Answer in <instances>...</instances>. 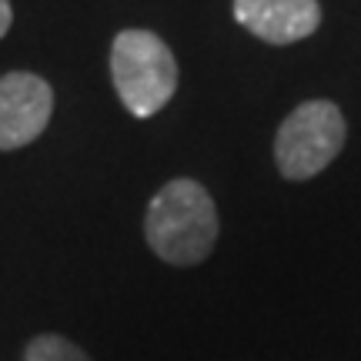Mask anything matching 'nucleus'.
<instances>
[{"instance_id": "nucleus-1", "label": "nucleus", "mask_w": 361, "mask_h": 361, "mask_svg": "<svg viewBox=\"0 0 361 361\" xmlns=\"http://www.w3.org/2000/svg\"><path fill=\"white\" fill-rule=\"evenodd\" d=\"M144 238L161 261L191 268L218 245V207L191 178H174L151 197L144 214Z\"/></svg>"}, {"instance_id": "nucleus-2", "label": "nucleus", "mask_w": 361, "mask_h": 361, "mask_svg": "<svg viewBox=\"0 0 361 361\" xmlns=\"http://www.w3.org/2000/svg\"><path fill=\"white\" fill-rule=\"evenodd\" d=\"M111 80L134 117H154L178 90V61L154 30L130 27L111 44Z\"/></svg>"}, {"instance_id": "nucleus-3", "label": "nucleus", "mask_w": 361, "mask_h": 361, "mask_svg": "<svg viewBox=\"0 0 361 361\" xmlns=\"http://www.w3.org/2000/svg\"><path fill=\"white\" fill-rule=\"evenodd\" d=\"M345 114L331 101H305L281 121L274 134V164L288 180L322 174L345 147Z\"/></svg>"}, {"instance_id": "nucleus-4", "label": "nucleus", "mask_w": 361, "mask_h": 361, "mask_svg": "<svg viewBox=\"0 0 361 361\" xmlns=\"http://www.w3.org/2000/svg\"><path fill=\"white\" fill-rule=\"evenodd\" d=\"M54 114V90L37 74L13 71L0 78V151L37 141Z\"/></svg>"}, {"instance_id": "nucleus-5", "label": "nucleus", "mask_w": 361, "mask_h": 361, "mask_svg": "<svg viewBox=\"0 0 361 361\" xmlns=\"http://www.w3.org/2000/svg\"><path fill=\"white\" fill-rule=\"evenodd\" d=\"M234 20L264 44L288 47L322 24L318 0H234Z\"/></svg>"}, {"instance_id": "nucleus-6", "label": "nucleus", "mask_w": 361, "mask_h": 361, "mask_svg": "<svg viewBox=\"0 0 361 361\" xmlns=\"http://www.w3.org/2000/svg\"><path fill=\"white\" fill-rule=\"evenodd\" d=\"M24 361H90V358H87V351L78 348L64 335H37V338H30V345L24 351Z\"/></svg>"}, {"instance_id": "nucleus-7", "label": "nucleus", "mask_w": 361, "mask_h": 361, "mask_svg": "<svg viewBox=\"0 0 361 361\" xmlns=\"http://www.w3.org/2000/svg\"><path fill=\"white\" fill-rule=\"evenodd\" d=\"M13 24V11H11V0H0V37L11 30Z\"/></svg>"}]
</instances>
